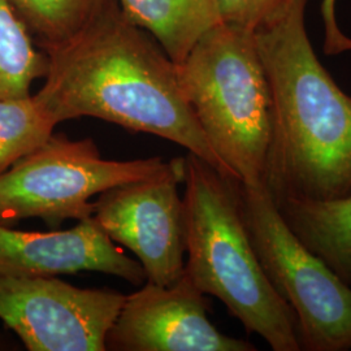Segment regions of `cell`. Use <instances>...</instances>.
I'll return each instance as SVG.
<instances>
[{
	"instance_id": "16",
	"label": "cell",
	"mask_w": 351,
	"mask_h": 351,
	"mask_svg": "<svg viewBox=\"0 0 351 351\" xmlns=\"http://www.w3.org/2000/svg\"><path fill=\"white\" fill-rule=\"evenodd\" d=\"M219 23L255 32L287 0H213Z\"/></svg>"
},
{
	"instance_id": "11",
	"label": "cell",
	"mask_w": 351,
	"mask_h": 351,
	"mask_svg": "<svg viewBox=\"0 0 351 351\" xmlns=\"http://www.w3.org/2000/svg\"><path fill=\"white\" fill-rule=\"evenodd\" d=\"M276 204L302 243L351 287V195L332 201L287 198Z\"/></svg>"
},
{
	"instance_id": "9",
	"label": "cell",
	"mask_w": 351,
	"mask_h": 351,
	"mask_svg": "<svg viewBox=\"0 0 351 351\" xmlns=\"http://www.w3.org/2000/svg\"><path fill=\"white\" fill-rule=\"evenodd\" d=\"M204 294L184 271L171 285L146 281L125 295L106 337V350L255 351L243 339L226 336L208 319Z\"/></svg>"
},
{
	"instance_id": "2",
	"label": "cell",
	"mask_w": 351,
	"mask_h": 351,
	"mask_svg": "<svg viewBox=\"0 0 351 351\" xmlns=\"http://www.w3.org/2000/svg\"><path fill=\"white\" fill-rule=\"evenodd\" d=\"M307 0H287L254 32L272 95L264 186L275 202L351 195V97L319 62Z\"/></svg>"
},
{
	"instance_id": "14",
	"label": "cell",
	"mask_w": 351,
	"mask_h": 351,
	"mask_svg": "<svg viewBox=\"0 0 351 351\" xmlns=\"http://www.w3.org/2000/svg\"><path fill=\"white\" fill-rule=\"evenodd\" d=\"M56 125L37 95L0 99V175L43 145Z\"/></svg>"
},
{
	"instance_id": "3",
	"label": "cell",
	"mask_w": 351,
	"mask_h": 351,
	"mask_svg": "<svg viewBox=\"0 0 351 351\" xmlns=\"http://www.w3.org/2000/svg\"><path fill=\"white\" fill-rule=\"evenodd\" d=\"M185 160V272L202 293L274 351H300L297 320L265 276L251 243L239 199L229 178L189 152Z\"/></svg>"
},
{
	"instance_id": "13",
	"label": "cell",
	"mask_w": 351,
	"mask_h": 351,
	"mask_svg": "<svg viewBox=\"0 0 351 351\" xmlns=\"http://www.w3.org/2000/svg\"><path fill=\"white\" fill-rule=\"evenodd\" d=\"M47 68V55L36 49L11 1L0 0V99L30 95L33 82L45 78Z\"/></svg>"
},
{
	"instance_id": "17",
	"label": "cell",
	"mask_w": 351,
	"mask_h": 351,
	"mask_svg": "<svg viewBox=\"0 0 351 351\" xmlns=\"http://www.w3.org/2000/svg\"><path fill=\"white\" fill-rule=\"evenodd\" d=\"M322 19L326 29L324 52L326 55H337L351 51V38L341 30L336 17V0H322Z\"/></svg>"
},
{
	"instance_id": "1",
	"label": "cell",
	"mask_w": 351,
	"mask_h": 351,
	"mask_svg": "<svg viewBox=\"0 0 351 351\" xmlns=\"http://www.w3.org/2000/svg\"><path fill=\"white\" fill-rule=\"evenodd\" d=\"M43 52L49 68L36 95L58 124L95 117L154 134L237 180L206 138L182 93L177 65L126 17L117 0H106L75 36Z\"/></svg>"
},
{
	"instance_id": "12",
	"label": "cell",
	"mask_w": 351,
	"mask_h": 351,
	"mask_svg": "<svg viewBox=\"0 0 351 351\" xmlns=\"http://www.w3.org/2000/svg\"><path fill=\"white\" fill-rule=\"evenodd\" d=\"M126 17L180 64L197 40L219 23L213 0H117Z\"/></svg>"
},
{
	"instance_id": "5",
	"label": "cell",
	"mask_w": 351,
	"mask_h": 351,
	"mask_svg": "<svg viewBox=\"0 0 351 351\" xmlns=\"http://www.w3.org/2000/svg\"><path fill=\"white\" fill-rule=\"evenodd\" d=\"M239 191L251 243L295 316L302 350H350V285L291 232L264 184L239 181Z\"/></svg>"
},
{
	"instance_id": "10",
	"label": "cell",
	"mask_w": 351,
	"mask_h": 351,
	"mask_svg": "<svg viewBox=\"0 0 351 351\" xmlns=\"http://www.w3.org/2000/svg\"><path fill=\"white\" fill-rule=\"evenodd\" d=\"M99 272L133 285L147 281L138 261L125 255L94 216L58 232H24L0 224V275L56 277Z\"/></svg>"
},
{
	"instance_id": "6",
	"label": "cell",
	"mask_w": 351,
	"mask_h": 351,
	"mask_svg": "<svg viewBox=\"0 0 351 351\" xmlns=\"http://www.w3.org/2000/svg\"><path fill=\"white\" fill-rule=\"evenodd\" d=\"M160 156L108 160L90 138L52 134L0 175V224L38 217L51 228L84 220L95 211L94 195L164 171Z\"/></svg>"
},
{
	"instance_id": "8",
	"label": "cell",
	"mask_w": 351,
	"mask_h": 351,
	"mask_svg": "<svg viewBox=\"0 0 351 351\" xmlns=\"http://www.w3.org/2000/svg\"><path fill=\"white\" fill-rule=\"evenodd\" d=\"M185 160L168 162L158 175L108 189L95 202L94 219L104 233L132 251L147 281L171 285L185 271L184 182Z\"/></svg>"
},
{
	"instance_id": "7",
	"label": "cell",
	"mask_w": 351,
	"mask_h": 351,
	"mask_svg": "<svg viewBox=\"0 0 351 351\" xmlns=\"http://www.w3.org/2000/svg\"><path fill=\"white\" fill-rule=\"evenodd\" d=\"M125 295L58 277L0 275V320L30 351H104Z\"/></svg>"
},
{
	"instance_id": "15",
	"label": "cell",
	"mask_w": 351,
	"mask_h": 351,
	"mask_svg": "<svg viewBox=\"0 0 351 351\" xmlns=\"http://www.w3.org/2000/svg\"><path fill=\"white\" fill-rule=\"evenodd\" d=\"M30 34L45 50L86 25L106 0H10Z\"/></svg>"
},
{
	"instance_id": "4",
	"label": "cell",
	"mask_w": 351,
	"mask_h": 351,
	"mask_svg": "<svg viewBox=\"0 0 351 351\" xmlns=\"http://www.w3.org/2000/svg\"><path fill=\"white\" fill-rule=\"evenodd\" d=\"M177 65L178 81L216 155L245 184H263L272 95L252 30L217 23Z\"/></svg>"
}]
</instances>
